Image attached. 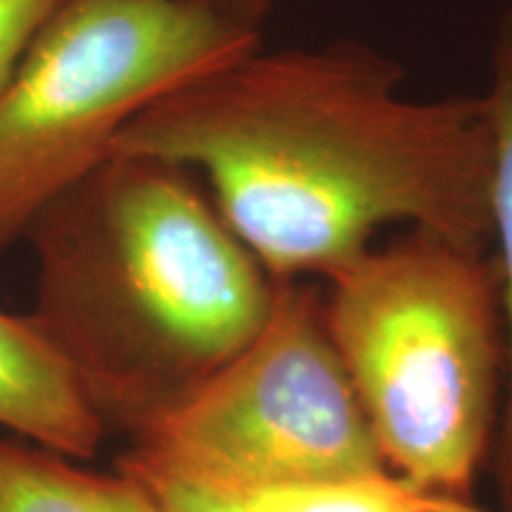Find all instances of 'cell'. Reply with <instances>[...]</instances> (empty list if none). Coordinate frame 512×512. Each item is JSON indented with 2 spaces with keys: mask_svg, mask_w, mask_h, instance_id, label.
Masks as SVG:
<instances>
[{
  "mask_svg": "<svg viewBox=\"0 0 512 512\" xmlns=\"http://www.w3.org/2000/svg\"><path fill=\"white\" fill-rule=\"evenodd\" d=\"M494 133V178H491V245L501 280L505 328V394L494 441V477L505 508H512V10H505L491 43V81L484 93Z\"/></svg>",
  "mask_w": 512,
  "mask_h": 512,
  "instance_id": "9c48e42d",
  "label": "cell"
},
{
  "mask_svg": "<svg viewBox=\"0 0 512 512\" xmlns=\"http://www.w3.org/2000/svg\"><path fill=\"white\" fill-rule=\"evenodd\" d=\"M505 512H512V508H505Z\"/></svg>",
  "mask_w": 512,
  "mask_h": 512,
  "instance_id": "4fadbf2b",
  "label": "cell"
},
{
  "mask_svg": "<svg viewBox=\"0 0 512 512\" xmlns=\"http://www.w3.org/2000/svg\"><path fill=\"white\" fill-rule=\"evenodd\" d=\"M60 0H0V88Z\"/></svg>",
  "mask_w": 512,
  "mask_h": 512,
  "instance_id": "30bf717a",
  "label": "cell"
},
{
  "mask_svg": "<svg viewBox=\"0 0 512 512\" xmlns=\"http://www.w3.org/2000/svg\"><path fill=\"white\" fill-rule=\"evenodd\" d=\"M119 470L136 477L162 512H432L437 498L394 475L230 494L126 458Z\"/></svg>",
  "mask_w": 512,
  "mask_h": 512,
  "instance_id": "52a82bcc",
  "label": "cell"
},
{
  "mask_svg": "<svg viewBox=\"0 0 512 512\" xmlns=\"http://www.w3.org/2000/svg\"><path fill=\"white\" fill-rule=\"evenodd\" d=\"M183 3L197 5L238 29L261 34V27L278 8L280 0H183Z\"/></svg>",
  "mask_w": 512,
  "mask_h": 512,
  "instance_id": "8fae6325",
  "label": "cell"
},
{
  "mask_svg": "<svg viewBox=\"0 0 512 512\" xmlns=\"http://www.w3.org/2000/svg\"><path fill=\"white\" fill-rule=\"evenodd\" d=\"M0 512H162L136 477L98 475L74 458L0 437Z\"/></svg>",
  "mask_w": 512,
  "mask_h": 512,
  "instance_id": "ba28073f",
  "label": "cell"
},
{
  "mask_svg": "<svg viewBox=\"0 0 512 512\" xmlns=\"http://www.w3.org/2000/svg\"><path fill=\"white\" fill-rule=\"evenodd\" d=\"M0 430L74 460L98 453L105 422L29 313L0 311Z\"/></svg>",
  "mask_w": 512,
  "mask_h": 512,
  "instance_id": "8992f818",
  "label": "cell"
},
{
  "mask_svg": "<svg viewBox=\"0 0 512 512\" xmlns=\"http://www.w3.org/2000/svg\"><path fill=\"white\" fill-rule=\"evenodd\" d=\"M126 458L190 482L254 494L392 475L325 328L323 294L275 280L259 332Z\"/></svg>",
  "mask_w": 512,
  "mask_h": 512,
  "instance_id": "5b68a950",
  "label": "cell"
},
{
  "mask_svg": "<svg viewBox=\"0 0 512 512\" xmlns=\"http://www.w3.org/2000/svg\"><path fill=\"white\" fill-rule=\"evenodd\" d=\"M325 280V328L387 470L470 498L505 394L496 259L411 228Z\"/></svg>",
  "mask_w": 512,
  "mask_h": 512,
  "instance_id": "3957f363",
  "label": "cell"
},
{
  "mask_svg": "<svg viewBox=\"0 0 512 512\" xmlns=\"http://www.w3.org/2000/svg\"><path fill=\"white\" fill-rule=\"evenodd\" d=\"M403 81L399 60L356 38L259 46L140 112L114 152L202 176L273 280L328 278L387 226L489 252L484 95L418 100Z\"/></svg>",
  "mask_w": 512,
  "mask_h": 512,
  "instance_id": "6da1fadb",
  "label": "cell"
},
{
  "mask_svg": "<svg viewBox=\"0 0 512 512\" xmlns=\"http://www.w3.org/2000/svg\"><path fill=\"white\" fill-rule=\"evenodd\" d=\"M27 311L107 425L136 437L247 347L275 280L176 162L114 152L27 230Z\"/></svg>",
  "mask_w": 512,
  "mask_h": 512,
  "instance_id": "7a4b0ae2",
  "label": "cell"
},
{
  "mask_svg": "<svg viewBox=\"0 0 512 512\" xmlns=\"http://www.w3.org/2000/svg\"><path fill=\"white\" fill-rule=\"evenodd\" d=\"M432 512H486L470 501V498L460 496H437L434 498Z\"/></svg>",
  "mask_w": 512,
  "mask_h": 512,
  "instance_id": "7c38bea8",
  "label": "cell"
},
{
  "mask_svg": "<svg viewBox=\"0 0 512 512\" xmlns=\"http://www.w3.org/2000/svg\"><path fill=\"white\" fill-rule=\"evenodd\" d=\"M259 46L183 0H60L0 88V254L140 112Z\"/></svg>",
  "mask_w": 512,
  "mask_h": 512,
  "instance_id": "277c9868",
  "label": "cell"
}]
</instances>
